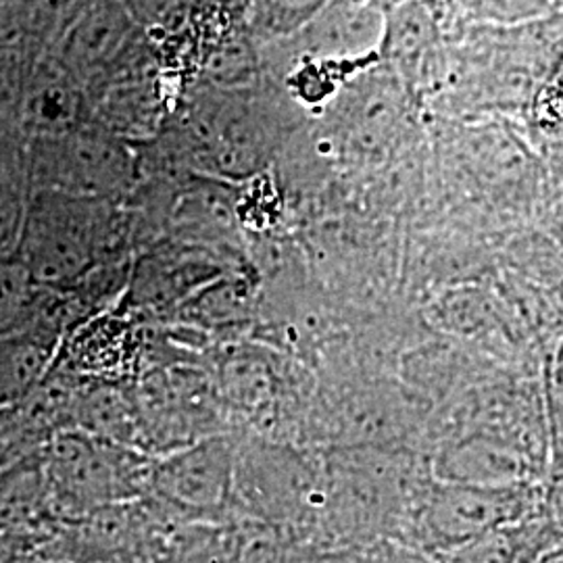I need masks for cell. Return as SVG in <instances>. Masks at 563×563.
Segmentation results:
<instances>
[{"mask_svg": "<svg viewBox=\"0 0 563 563\" xmlns=\"http://www.w3.org/2000/svg\"><path fill=\"white\" fill-rule=\"evenodd\" d=\"M120 202L32 190L15 260L46 290L92 276L115 257L125 241Z\"/></svg>", "mask_w": 563, "mask_h": 563, "instance_id": "1", "label": "cell"}, {"mask_svg": "<svg viewBox=\"0 0 563 563\" xmlns=\"http://www.w3.org/2000/svg\"><path fill=\"white\" fill-rule=\"evenodd\" d=\"M53 509L44 455L21 460L0 474V534L27 530Z\"/></svg>", "mask_w": 563, "mask_h": 563, "instance_id": "9", "label": "cell"}, {"mask_svg": "<svg viewBox=\"0 0 563 563\" xmlns=\"http://www.w3.org/2000/svg\"><path fill=\"white\" fill-rule=\"evenodd\" d=\"M541 509V495L530 483L507 486L437 484L422 507L423 541L437 555L490 530L520 522Z\"/></svg>", "mask_w": 563, "mask_h": 563, "instance_id": "4", "label": "cell"}, {"mask_svg": "<svg viewBox=\"0 0 563 563\" xmlns=\"http://www.w3.org/2000/svg\"><path fill=\"white\" fill-rule=\"evenodd\" d=\"M555 222H558V230H560V234H562L563 239V202L562 207H560V211H558V216H555Z\"/></svg>", "mask_w": 563, "mask_h": 563, "instance_id": "19", "label": "cell"}, {"mask_svg": "<svg viewBox=\"0 0 563 563\" xmlns=\"http://www.w3.org/2000/svg\"><path fill=\"white\" fill-rule=\"evenodd\" d=\"M86 115L88 102L80 84L53 53H38L30 65L15 111L21 130L30 141L57 136L78 128Z\"/></svg>", "mask_w": 563, "mask_h": 563, "instance_id": "7", "label": "cell"}, {"mask_svg": "<svg viewBox=\"0 0 563 563\" xmlns=\"http://www.w3.org/2000/svg\"><path fill=\"white\" fill-rule=\"evenodd\" d=\"M537 563H563V544H560V547L553 549V551H549V553Z\"/></svg>", "mask_w": 563, "mask_h": 563, "instance_id": "18", "label": "cell"}, {"mask_svg": "<svg viewBox=\"0 0 563 563\" xmlns=\"http://www.w3.org/2000/svg\"><path fill=\"white\" fill-rule=\"evenodd\" d=\"M42 455L55 511L74 518L130 504L151 481L136 451L81 430L60 432Z\"/></svg>", "mask_w": 563, "mask_h": 563, "instance_id": "3", "label": "cell"}, {"mask_svg": "<svg viewBox=\"0 0 563 563\" xmlns=\"http://www.w3.org/2000/svg\"><path fill=\"white\" fill-rule=\"evenodd\" d=\"M541 507H543L544 516L562 532L563 537V472H558L544 486Z\"/></svg>", "mask_w": 563, "mask_h": 563, "instance_id": "16", "label": "cell"}, {"mask_svg": "<svg viewBox=\"0 0 563 563\" xmlns=\"http://www.w3.org/2000/svg\"><path fill=\"white\" fill-rule=\"evenodd\" d=\"M155 51L120 0H90L53 53L84 92L99 88Z\"/></svg>", "mask_w": 563, "mask_h": 563, "instance_id": "5", "label": "cell"}, {"mask_svg": "<svg viewBox=\"0 0 563 563\" xmlns=\"http://www.w3.org/2000/svg\"><path fill=\"white\" fill-rule=\"evenodd\" d=\"M159 563H242V547L225 530L197 526L178 534Z\"/></svg>", "mask_w": 563, "mask_h": 563, "instance_id": "13", "label": "cell"}, {"mask_svg": "<svg viewBox=\"0 0 563 563\" xmlns=\"http://www.w3.org/2000/svg\"><path fill=\"white\" fill-rule=\"evenodd\" d=\"M234 444L205 437L151 465L148 486L163 504L192 520H216L234 495Z\"/></svg>", "mask_w": 563, "mask_h": 563, "instance_id": "6", "label": "cell"}, {"mask_svg": "<svg viewBox=\"0 0 563 563\" xmlns=\"http://www.w3.org/2000/svg\"><path fill=\"white\" fill-rule=\"evenodd\" d=\"M444 483L507 486L530 483L520 455L504 444L488 441L463 443L444 455Z\"/></svg>", "mask_w": 563, "mask_h": 563, "instance_id": "10", "label": "cell"}, {"mask_svg": "<svg viewBox=\"0 0 563 563\" xmlns=\"http://www.w3.org/2000/svg\"><path fill=\"white\" fill-rule=\"evenodd\" d=\"M547 399L553 432L563 449V342L547 367Z\"/></svg>", "mask_w": 563, "mask_h": 563, "instance_id": "15", "label": "cell"}, {"mask_svg": "<svg viewBox=\"0 0 563 563\" xmlns=\"http://www.w3.org/2000/svg\"><path fill=\"white\" fill-rule=\"evenodd\" d=\"M360 563H430L428 560H423L416 553H409V551H402V549H384L378 553H372L369 558H360Z\"/></svg>", "mask_w": 563, "mask_h": 563, "instance_id": "17", "label": "cell"}, {"mask_svg": "<svg viewBox=\"0 0 563 563\" xmlns=\"http://www.w3.org/2000/svg\"><path fill=\"white\" fill-rule=\"evenodd\" d=\"M332 0H244L242 21L260 44L292 38Z\"/></svg>", "mask_w": 563, "mask_h": 563, "instance_id": "11", "label": "cell"}, {"mask_svg": "<svg viewBox=\"0 0 563 563\" xmlns=\"http://www.w3.org/2000/svg\"><path fill=\"white\" fill-rule=\"evenodd\" d=\"M563 544L543 507L523 520L490 530L434 555V563H537Z\"/></svg>", "mask_w": 563, "mask_h": 563, "instance_id": "8", "label": "cell"}, {"mask_svg": "<svg viewBox=\"0 0 563 563\" xmlns=\"http://www.w3.org/2000/svg\"><path fill=\"white\" fill-rule=\"evenodd\" d=\"M25 153L0 151V260H15L30 202Z\"/></svg>", "mask_w": 563, "mask_h": 563, "instance_id": "12", "label": "cell"}, {"mask_svg": "<svg viewBox=\"0 0 563 563\" xmlns=\"http://www.w3.org/2000/svg\"><path fill=\"white\" fill-rule=\"evenodd\" d=\"M36 284L18 260H0V334L20 323Z\"/></svg>", "mask_w": 563, "mask_h": 563, "instance_id": "14", "label": "cell"}, {"mask_svg": "<svg viewBox=\"0 0 563 563\" xmlns=\"http://www.w3.org/2000/svg\"><path fill=\"white\" fill-rule=\"evenodd\" d=\"M32 190L123 201L141 178L139 151L84 121L57 136L32 139L25 151Z\"/></svg>", "mask_w": 563, "mask_h": 563, "instance_id": "2", "label": "cell"}]
</instances>
